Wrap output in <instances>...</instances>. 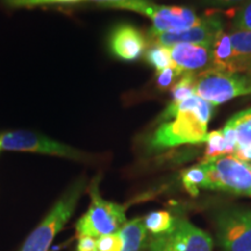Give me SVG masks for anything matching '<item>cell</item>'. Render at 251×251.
<instances>
[{
    "label": "cell",
    "instance_id": "17",
    "mask_svg": "<svg viewBox=\"0 0 251 251\" xmlns=\"http://www.w3.org/2000/svg\"><path fill=\"white\" fill-rule=\"evenodd\" d=\"M176 224L170 213L166 211H157L150 213L143 219V225L146 227V230L151 233L152 235H163L169 233Z\"/></svg>",
    "mask_w": 251,
    "mask_h": 251
},
{
    "label": "cell",
    "instance_id": "4",
    "mask_svg": "<svg viewBox=\"0 0 251 251\" xmlns=\"http://www.w3.org/2000/svg\"><path fill=\"white\" fill-rule=\"evenodd\" d=\"M194 89L196 96L216 106L237 97L251 94V76L208 69L196 75Z\"/></svg>",
    "mask_w": 251,
    "mask_h": 251
},
{
    "label": "cell",
    "instance_id": "9",
    "mask_svg": "<svg viewBox=\"0 0 251 251\" xmlns=\"http://www.w3.org/2000/svg\"><path fill=\"white\" fill-rule=\"evenodd\" d=\"M208 234L186 221H176L169 233L158 235L150 243V251H212Z\"/></svg>",
    "mask_w": 251,
    "mask_h": 251
},
{
    "label": "cell",
    "instance_id": "1",
    "mask_svg": "<svg viewBox=\"0 0 251 251\" xmlns=\"http://www.w3.org/2000/svg\"><path fill=\"white\" fill-rule=\"evenodd\" d=\"M214 107L198 96L180 102H171L159 118L163 124L150 137V148L163 150L206 142L207 128Z\"/></svg>",
    "mask_w": 251,
    "mask_h": 251
},
{
    "label": "cell",
    "instance_id": "26",
    "mask_svg": "<svg viewBox=\"0 0 251 251\" xmlns=\"http://www.w3.org/2000/svg\"><path fill=\"white\" fill-rule=\"evenodd\" d=\"M206 4L212 6H219V7H229V6H234L246 2L248 0H202Z\"/></svg>",
    "mask_w": 251,
    "mask_h": 251
},
{
    "label": "cell",
    "instance_id": "25",
    "mask_svg": "<svg viewBox=\"0 0 251 251\" xmlns=\"http://www.w3.org/2000/svg\"><path fill=\"white\" fill-rule=\"evenodd\" d=\"M87 1L97 2L105 7H111V8H119L120 6L127 5V4H133V2H140V1H149V0H87Z\"/></svg>",
    "mask_w": 251,
    "mask_h": 251
},
{
    "label": "cell",
    "instance_id": "2",
    "mask_svg": "<svg viewBox=\"0 0 251 251\" xmlns=\"http://www.w3.org/2000/svg\"><path fill=\"white\" fill-rule=\"evenodd\" d=\"M84 187H85L84 179L72 184L52 207L51 211L31 231L20 251H48L52 241L71 218Z\"/></svg>",
    "mask_w": 251,
    "mask_h": 251
},
{
    "label": "cell",
    "instance_id": "21",
    "mask_svg": "<svg viewBox=\"0 0 251 251\" xmlns=\"http://www.w3.org/2000/svg\"><path fill=\"white\" fill-rule=\"evenodd\" d=\"M181 75H183V72L176 67V65L163 69L161 71H157V75H156L157 86H158V89L161 90H166L169 89V87H172L175 85L176 81L181 77Z\"/></svg>",
    "mask_w": 251,
    "mask_h": 251
},
{
    "label": "cell",
    "instance_id": "16",
    "mask_svg": "<svg viewBox=\"0 0 251 251\" xmlns=\"http://www.w3.org/2000/svg\"><path fill=\"white\" fill-rule=\"evenodd\" d=\"M234 130L236 136L237 147L251 144V108L244 109L233 115L226 124Z\"/></svg>",
    "mask_w": 251,
    "mask_h": 251
},
{
    "label": "cell",
    "instance_id": "15",
    "mask_svg": "<svg viewBox=\"0 0 251 251\" xmlns=\"http://www.w3.org/2000/svg\"><path fill=\"white\" fill-rule=\"evenodd\" d=\"M124 247L122 251H141L146 241L147 230L143 225V219H134L127 221L120 229Z\"/></svg>",
    "mask_w": 251,
    "mask_h": 251
},
{
    "label": "cell",
    "instance_id": "3",
    "mask_svg": "<svg viewBox=\"0 0 251 251\" xmlns=\"http://www.w3.org/2000/svg\"><path fill=\"white\" fill-rule=\"evenodd\" d=\"M90 196L89 209L76 224L78 236L99 238L105 235L119 233L127 222L125 207L103 199L99 193L98 180L91 184Z\"/></svg>",
    "mask_w": 251,
    "mask_h": 251
},
{
    "label": "cell",
    "instance_id": "19",
    "mask_svg": "<svg viewBox=\"0 0 251 251\" xmlns=\"http://www.w3.org/2000/svg\"><path fill=\"white\" fill-rule=\"evenodd\" d=\"M194 80H196V75L194 74L181 75L179 79L176 81L175 85L171 87V92H172L171 102H180L188 98H191V97L196 96Z\"/></svg>",
    "mask_w": 251,
    "mask_h": 251
},
{
    "label": "cell",
    "instance_id": "6",
    "mask_svg": "<svg viewBox=\"0 0 251 251\" xmlns=\"http://www.w3.org/2000/svg\"><path fill=\"white\" fill-rule=\"evenodd\" d=\"M212 68L224 72L249 75L251 71V31L222 30L211 46Z\"/></svg>",
    "mask_w": 251,
    "mask_h": 251
},
{
    "label": "cell",
    "instance_id": "12",
    "mask_svg": "<svg viewBox=\"0 0 251 251\" xmlns=\"http://www.w3.org/2000/svg\"><path fill=\"white\" fill-rule=\"evenodd\" d=\"M147 41L136 27L128 24L119 25L109 35L112 54L126 62L139 59L146 50Z\"/></svg>",
    "mask_w": 251,
    "mask_h": 251
},
{
    "label": "cell",
    "instance_id": "11",
    "mask_svg": "<svg viewBox=\"0 0 251 251\" xmlns=\"http://www.w3.org/2000/svg\"><path fill=\"white\" fill-rule=\"evenodd\" d=\"M224 30V25L219 18H202L201 21L188 29L180 31H166V33L149 35L153 45L166 48L178 43H193V45L212 46L216 37Z\"/></svg>",
    "mask_w": 251,
    "mask_h": 251
},
{
    "label": "cell",
    "instance_id": "20",
    "mask_svg": "<svg viewBox=\"0 0 251 251\" xmlns=\"http://www.w3.org/2000/svg\"><path fill=\"white\" fill-rule=\"evenodd\" d=\"M146 59L157 71H161L163 69L174 65L171 59L170 50L163 46L153 45L149 50H147Z\"/></svg>",
    "mask_w": 251,
    "mask_h": 251
},
{
    "label": "cell",
    "instance_id": "22",
    "mask_svg": "<svg viewBox=\"0 0 251 251\" xmlns=\"http://www.w3.org/2000/svg\"><path fill=\"white\" fill-rule=\"evenodd\" d=\"M233 30L251 31V0L237 11L233 20Z\"/></svg>",
    "mask_w": 251,
    "mask_h": 251
},
{
    "label": "cell",
    "instance_id": "24",
    "mask_svg": "<svg viewBox=\"0 0 251 251\" xmlns=\"http://www.w3.org/2000/svg\"><path fill=\"white\" fill-rule=\"evenodd\" d=\"M97 240L98 238L92 236H78L77 251H96Z\"/></svg>",
    "mask_w": 251,
    "mask_h": 251
},
{
    "label": "cell",
    "instance_id": "14",
    "mask_svg": "<svg viewBox=\"0 0 251 251\" xmlns=\"http://www.w3.org/2000/svg\"><path fill=\"white\" fill-rule=\"evenodd\" d=\"M207 148L203 162L211 161L218 157L234 155L236 151L237 141L234 130L227 125L220 130H214L207 134Z\"/></svg>",
    "mask_w": 251,
    "mask_h": 251
},
{
    "label": "cell",
    "instance_id": "28",
    "mask_svg": "<svg viewBox=\"0 0 251 251\" xmlns=\"http://www.w3.org/2000/svg\"><path fill=\"white\" fill-rule=\"evenodd\" d=\"M249 75H250V76H251V71H250V74H249Z\"/></svg>",
    "mask_w": 251,
    "mask_h": 251
},
{
    "label": "cell",
    "instance_id": "23",
    "mask_svg": "<svg viewBox=\"0 0 251 251\" xmlns=\"http://www.w3.org/2000/svg\"><path fill=\"white\" fill-rule=\"evenodd\" d=\"M6 1L15 7H35V6L52 4H74L83 0H6Z\"/></svg>",
    "mask_w": 251,
    "mask_h": 251
},
{
    "label": "cell",
    "instance_id": "8",
    "mask_svg": "<svg viewBox=\"0 0 251 251\" xmlns=\"http://www.w3.org/2000/svg\"><path fill=\"white\" fill-rule=\"evenodd\" d=\"M1 149L9 151H27L59 156L74 161H83L86 157L79 150L29 130H17L0 136Z\"/></svg>",
    "mask_w": 251,
    "mask_h": 251
},
{
    "label": "cell",
    "instance_id": "27",
    "mask_svg": "<svg viewBox=\"0 0 251 251\" xmlns=\"http://www.w3.org/2000/svg\"><path fill=\"white\" fill-rule=\"evenodd\" d=\"M0 150H1V143H0Z\"/></svg>",
    "mask_w": 251,
    "mask_h": 251
},
{
    "label": "cell",
    "instance_id": "5",
    "mask_svg": "<svg viewBox=\"0 0 251 251\" xmlns=\"http://www.w3.org/2000/svg\"><path fill=\"white\" fill-rule=\"evenodd\" d=\"M207 172V188L251 197V163L235 155L202 162Z\"/></svg>",
    "mask_w": 251,
    "mask_h": 251
},
{
    "label": "cell",
    "instance_id": "18",
    "mask_svg": "<svg viewBox=\"0 0 251 251\" xmlns=\"http://www.w3.org/2000/svg\"><path fill=\"white\" fill-rule=\"evenodd\" d=\"M181 180L185 188L191 196H197L199 193L200 188H207V172L205 166L201 163L199 165L192 166L187 169L181 175Z\"/></svg>",
    "mask_w": 251,
    "mask_h": 251
},
{
    "label": "cell",
    "instance_id": "13",
    "mask_svg": "<svg viewBox=\"0 0 251 251\" xmlns=\"http://www.w3.org/2000/svg\"><path fill=\"white\" fill-rule=\"evenodd\" d=\"M169 50L174 65L183 74L198 75L212 68L211 46L178 43Z\"/></svg>",
    "mask_w": 251,
    "mask_h": 251
},
{
    "label": "cell",
    "instance_id": "10",
    "mask_svg": "<svg viewBox=\"0 0 251 251\" xmlns=\"http://www.w3.org/2000/svg\"><path fill=\"white\" fill-rule=\"evenodd\" d=\"M218 225L219 241L225 251H251V211L224 213Z\"/></svg>",
    "mask_w": 251,
    "mask_h": 251
},
{
    "label": "cell",
    "instance_id": "7",
    "mask_svg": "<svg viewBox=\"0 0 251 251\" xmlns=\"http://www.w3.org/2000/svg\"><path fill=\"white\" fill-rule=\"evenodd\" d=\"M119 9L137 12L148 17L152 23L148 35L166 33V31H180L197 26L201 21L193 9L184 6L156 5L150 1L133 2L120 6Z\"/></svg>",
    "mask_w": 251,
    "mask_h": 251
}]
</instances>
